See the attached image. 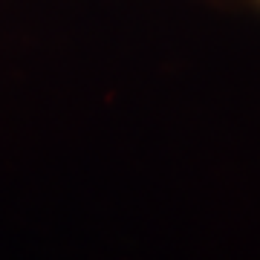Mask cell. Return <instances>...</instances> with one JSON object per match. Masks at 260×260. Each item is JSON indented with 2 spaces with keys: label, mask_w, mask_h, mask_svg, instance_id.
I'll return each mask as SVG.
<instances>
[]
</instances>
